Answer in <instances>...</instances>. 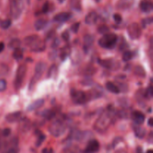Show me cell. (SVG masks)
<instances>
[{"label":"cell","mask_w":153,"mask_h":153,"mask_svg":"<svg viewBox=\"0 0 153 153\" xmlns=\"http://www.w3.org/2000/svg\"><path fill=\"white\" fill-rule=\"evenodd\" d=\"M131 117L132 119V120L134 121V124H137V125H142V124L144 123L145 119V115L143 114L142 112L139 111H133L131 113Z\"/></svg>","instance_id":"10"},{"label":"cell","mask_w":153,"mask_h":153,"mask_svg":"<svg viewBox=\"0 0 153 153\" xmlns=\"http://www.w3.org/2000/svg\"><path fill=\"white\" fill-rule=\"evenodd\" d=\"M94 73H95V68L94 67H91L90 66V67H87L86 70H85V75L88 77V76H93L94 74Z\"/></svg>","instance_id":"35"},{"label":"cell","mask_w":153,"mask_h":153,"mask_svg":"<svg viewBox=\"0 0 153 153\" xmlns=\"http://www.w3.org/2000/svg\"><path fill=\"white\" fill-rule=\"evenodd\" d=\"M140 8L144 13H149L152 10V4L149 0H142L140 2Z\"/></svg>","instance_id":"17"},{"label":"cell","mask_w":153,"mask_h":153,"mask_svg":"<svg viewBox=\"0 0 153 153\" xmlns=\"http://www.w3.org/2000/svg\"><path fill=\"white\" fill-rule=\"evenodd\" d=\"M10 133H11V130H10V128H6L2 130L1 134H2L3 137H8V136L10 134Z\"/></svg>","instance_id":"42"},{"label":"cell","mask_w":153,"mask_h":153,"mask_svg":"<svg viewBox=\"0 0 153 153\" xmlns=\"http://www.w3.org/2000/svg\"><path fill=\"white\" fill-rule=\"evenodd\" d=\"M152 22V17H147L146 19H143L142 20V25H143V28L146 26L147 25H150Z\"/></svg>","instance_id":"38"},{"label":"cell","mask_w":153,"mask_h":153,"mask_svg":"<svg viewBox=\"0 0 153 153\" xmlns=\"http://www.w3.org/2000/svg\"><path fill=\"white\" fill-rule=\"evenodd\" d=\"M105 87H106V89H107L108 91L113 93V94H120V91L117 85H116L114 83H113V82H108L107 83H106Z\"/></svg>","instance_id":"21"},{"label":"cell","mask_w":153,"mask_h":153,"mask_svg":"<svg viewBox=\"0 0 153 153\" xmlns=\"http://www.w3.org/2000/svg\"><path fill=\"white\" fill-rule=\"evenodd\" d=\"M95 1H97V2H100V0H95Z\"/></svg>","instance_id":"53"},{"label":"cell","mask_w":153,"mask_h":153,"mask_svg":"<svg viewBox=\"0 0 153 153\" xmlns=\"http://www.w3.org/2000/svg\"><path fill=\"white\" fill-rule=\"evenodd\" d=\"M4 43L1 42V43H0V53H1L3 50H4Z\"/></svg>","instance_id":"48"},{"label":"cell","mask_w":153,"mask_h":153,"mask_svg":"<svg viewBox=\"0 0 153 153\" xmlns=\"http://www.w3.org/2000/svg\"><path fill=\"white\" fill-rule=\"evenodd\" d=\"M134 0H120L117 2V7L119 9H128L132 6Z\"/></svg>","instance_id":"20"},{"label":"cell","mask_w":153,"mask_h":153,"mask_svg":"<svg viewBox=\"0 0 153 153\" xmlns=\"http://www.w3.org/2000/svg\"><path fill=\"white\" fill-rule=\"evenodd\" d=\"M71 97L73 102L76 104H85L88 101V97L86 93L82 91H78V90L73 89L71 90Z\"/></svg>","instance_id":"7"},{"label":"cell","mask_w":153,"mask_h":153,"mask_svg":"<svg viewBox=\"0 0 153 153\" xmlns=\"http://www.w3.org/2000/svg\"><path fill=\"white\" fill-rule=\"evenodd\" d=\"M133 129H134V132L136 137H138V138L140 139L143 138L146 134L145 128H143L142 126H140V125L134 124V125H133Z\"/></svg>","instance_id":"16"},{"label":"cell","mask_w":153,"mask_h":153,"mask_svg":"<svg viewBox=\"0 0 153 153\" xmlns=\"http://www.w3.org/2000/svg\"><path fill=\"white\" fill-rule=\"evenodd\" d=\"M70 17H71V13L68 12H62L55 15L54 16V20L58 22H64L69 20Z\"/></svg>","instance_id":"14"},{"label":"cell","mask_w":153,"mask_h":153,"mask_svg":"<svg viewBox=\"0 0 153 153\" xmlns=\"http://www.w3.org/2000/svg\"><path fill=\"white\" fill-rule=\"evenodd\" d=\"M6 88H7V82L4 79H0V92L5 91Z\"/></svg>","instance_id":"37"},{"label":"cell","mask_w":153,"mask_h":153,"mask_svg":"<svg viewBox=\"0 0 153 153\" xmlns=\"http://www.w3.org/2000/svg\"><path fill=\"white\" fill-rule=\"evenodd\" d=\"M37 115H40L42 117L45 118L46 120H52L55 117V112L51 109H46L43 110V111L38 112Z\"/></svg>","instance_id":"18"},{"label":"cell","mask_w":153,"mask_h":153,"mask_svg":"<svg viewBox=\"0 0 153 153\" xmlns=\"http://www.w3.org/2000/svg\"><path fill=\"white\" fill-rule=\"evenodd\" d=\"M98 31L102 34H105L109 32V28L106 25H102L98 28Z\"/></svg>","instance_id":"34"},{"label":"cell","mask_w":153,"mask_h":153,"mask_svg":"<svg viewBox=\"0 0 153 153\" xmlns=\"http://www.w3.org/2000/svg\"><path fill=\"white\" fill-rule=\"evenodd\" d=\"M21 117H22V112L15 111L6 115L5 120L8 123H15L20 120Z\"/></svg>","instance_id":"13"},{"label":"cell","mask_w":153,"mask_h":153,"mask_svg":"<svg viewBox=\"0 0 153 153\" xmlns=\"http://www.w3.org/2000/svg\"><path fill=\"white\" fill-rule=\"evenodd\" d=\"M146 153H153L152 149H149V150H147V152H146Z\"/></svg>","instance_id":"51"},{"label":"cell","mask_w":153,"mask_h":153,"mask_svg":"<svg viewBox=\"0 0 153 153\" xmlns=\"http://www.w3.org/2000/svg\"><path fill=\"white\" fill-rule=\"evenodd\" d=\"M49 4L48 1H46L44 3L43 6V8H42V10H43V13H47L49 11Z\"/></svg>","instance_id":"44"},{"label":"cell","mask_w":153,"mask_h":153,"mask_svg":"<svg viewBox=\"0 0 153 153\" xmlns=\"http://www.w3.org/2000/svg\"><path fill=\"white\" fill-rule=\"evenodd\" d=\"M133 58V53L131 51H126L123 52V60L125 62L127 61H129L131 58Z\"/></svg>","instance_id":"31"},{"label":"cell","mask_w":153,"mask_h":153,"mask_svg":"<svg viewBox=\"0 0 153 153\" xmlns=\"http://www.w3.org/2000/svg\"><path fill=\"white\" fill-rule=\"evenodd\" d=\"M100 150V143L98 140L93 139L88 141V145L85 148L84 152L85 153H97Z\"/></svg>","instance_id":"9"},{"label":"cell","mask_w":153,"mask_h":153,"mask_svg":"<svg viewBox=\"0 0 153 153\" xmlns=\"http://www.w3.org/2000/svg\"><path fill=\"white\" fill-rule=\"evenodd\" d=\"M4 153H19V149L16 147L10 148V149H9L8 150H7Z\"/></svg>","instance_id":"46"},{"label":"cell","mask_w":153,"mask_h":153,"mask_svg":"<svg viewBox=\"0 0 153 153\" xmlns=\"http://www.w3.org/2000/svg\"><path fill=\"white\" fill-rule=\"evenodd\" d=\"M94 42V37L90 34H87L84 37V47L85 49H89Z\"/></svg>","instance_id":"23"},{"label":"cell","mask_w":153,"mask_h":153,"mask_svg":"<svg viewBox=\"0 0 153 153\" xmlns=\"http://www.w3.org/2000/svg\"><path fill=\"white\" fill-rule=\"evenodd\" d=\"M99 64L103 67L104 68L108 69V70H111V69L114 68V67H116V68H118L117 67V64H118V62H115L114 60L112 59H105V60H102L100 59L98 61Z\"/></svg>","instance_id":"12"},{"label":"cell","mask_w":153,"mask_h":153,"mask_svg":"<svg viewBox=\"0 0 153 153\" xmlns=\"http://www.w3.org/2000/svg\"><path fill=\"white\" fill-rule=\"evenodd\" d=\"M58 74V68L55 64H52L50 67H49V70L47 73V77L49 79H52V78H55Z\"/></svg>","instance_id":"26"},{"label":"cell","mask_w":153,"mask_h":153,"mask_svg":"<svg viewBox=\"0 0 153 153\" xmlns=\"http://www.w3.org/2000/svg\"><path fill=\"white\" fill-rule=\"evenodd\" d=\"M137 153H143V149L140 146H137Z\"/></svg>","instance_id":"50"},{"label":"cell","mask_w":153,"mask_h":153,"mask_svg":"<svg viewBox=\"0 0 153 153\" xmlns=\"http://www.w3.org/2000/svg\"><path fill=\"white\" fill-rule=\"evenodd\" d=\"M42 153H53V149L52 148H44L42 150Z\"/></svg>","instance_id":"47"},{"label":"cell","mask_w":153,"mask_h":153,"mask_svg":"<svg viewBox=\"0 0 153 153\" xmlns=\"http://www.w3.org/2000/svg\"><path fill=\"white\" fill-rule=\"evenodd\" d=\"M44 104V100L43 99H39V100H35L33 102H31L29 105L27 107V111H35L37 109L40 108V107L43 105Z\"/></svg>","instance_id":"15"},{"label":"cell","mask_w":153,"mask_h":153,"mask_svg":"<svg viewBox=\"0 0 153 153\" xmlns=\"http://www.w3.org/2000/svg\"><path fill=\"white\" fill-rule=\"evenodd\" d=\"M46 63L43 62V61H40L37 63L35 66V71H34V75L33 78L31 79V82L29 85V89L32 90L34 88L35 85L37 84V81L41 78L44 72L46 71Z\"/></svg>","instance_id":"5"},{"label":"cell","mask_w":153,"mask_h":153,"mask_svg":"<svg viewBox=\"0 0 153 153\" xmlns=\"http://www.w3.org/2000/svg\"><path fill=\"white\" fill-rule=\"evenodd\" d=\"M1 27L3 29H7L11 25V20L10 19H5L1 22Z\"/></svg>","instance_id":"36"},{"label":"cell","mask_w":153,"mask_h":153,"mask_svg":"<svg viewBox=\"0 0 153 153\" xmlns=\"http://www.w3.org/2000/svg\"><path fill=\"white\" fill-rule=\"evenodd\" d=\"M45 139H46V136L45 134H43V133L40 132L38 134V137H37V140L36 141V146H40V145L43 143V142L44 141Z\"/></svg>","instance_id":"33"},{"label":"cell","mask_w":153,"mask_h":153,"mask_svg":"<svg viewBox=\"0 0 153 153\" xmlns=\"http://www.w3.org/2000/svg\"><path fill=\"white\" fill-rule=\"evenodd\" d=\"M135 97H136V100H137V101L138 102L140 105L143 104V100H146L144 97V91H143L142 89L137 91V92L136 93V94H135Z\"/></svg>","instance_id":"29"},{"label":"cell","mask_w":153,"mask_h":153,"mask_svg":"<svg viewBox=\"0 0 153 153\" xmlns=\"http://www.w3.org/2000/svg\"><path fill=\"white\" fill-rule=\"evenodd\" d=\"M70 7L77 11L82 10V1L81 0H70Z\"/></svg>","instance_id":"25"},{"label":"cell","mask_w":153,"mask_h":153,"mask_svg":"<svg viewBox=\"0 0 153 153\" xmlns=\"http://www.w3.org/2000/svg\"><path fill=\"white\" fill-rule=\"evenodd\" d=\"M79 26H80V23L79 22H76V23L73 24L71 26V30L73 31V32L77 33L79 29Z\"/></svg>","instance_id":"41"},{"label":"cell","mask_w":153,"mask_h":153,"mask_svg":"<svg viewBox=\"0 0 153 153\" xmlns=\"http://www.w3.org/2000/svg\"><path fill=\"white\" fill-rule=\"evenodd\" d=\"M60 44V41H59V39L58 38H55L53 40V41H52V45H51V46H52V48H56L58 47V46H59Z\"/></svg>","instance_id":"43"},{"label":"cell","mask_w":153,"mask_h":153,"mask_svg":"<svg viewBox=\"0 0 153 153\" xmlns=\"http://www.w3.org/2000/svg\"><path fill=\"white\" fill-rule=\"evenodd\" d=\"M153 96V89L152 85H149V88L146 90V91H144V97L145 99H147V100H150Z\"/></svg>","instance_id":"32"},{"label":"cell","mask_w":153,"mask_h":153,"mask_svg":"<svg viewBox=\"0 0 153 153\" xmlns=\"http://www.w3.org/2000/svg\"><path fill=\"white\" fill-rule=\"evenodd\" d=\"M64 153H78V148L77 147H69L64 150Z\"/></svg>","instance_id":"40"},{"label":"cell","mask_w":153,"mask_h":153,"mask_svg":"<svg viewBox=\"0 0 153 153\" xmlns=\"http://www.w3.org/2000/svg\"><path fill=\"white\" fill-rule=\"evenodd\" d=\"M13 57L16 61H20V60H22V58H23V52H22V49L20 48L14 49L13 53Z\"/></svg>","instance_id":"28"},{"label":"cell","mask_w":153,"mask_h":153,"mask_svg":"<svg viewBox=\"0 0 153 153\" xmlns=\"http://www.w3.org/2000/svg\"><path fill=\"white\" fill-rule=\"evenodd\" d=\"M47 22L48 21L46 19H38L34 22V28L37 31H40L46 27V25H47Z\"/></svg>","instance_id":"22"},{"label":"cell","mask_w":153,"mask_h":153,"mask_svg":"<svg viewBox=\"0 0 153 153\" xmlns=\"http://www.w3.org/2000/svg\"><path fill=\"white\" fill-rule=\"evenodd\" d=\"M20 45L21 40L18 38H14L12 39L10 41V43H8V47L12 49H16L20 47Z\"/></svg>","instance_id":"27"},{"label":"cell","mask_w":153,"mask_h":153,"mask_svg":"<svg viewBox=\"0 0 153 153\" xmlns=\"http://www.w3.org/2000/svg\"><path fill=\"white\" fill-rule=\"evenodd\" d=\"M97 19H98V15L95 11H92L88 13L85 17V22L88 25H92L96 23Z\"/></svg>","instance_id":"19"},{"label":"cell","mask_w":153,"mask_h":153,"mask_svg":"<svg viewBox=\"0 0 153 153\" xmlns=\"http://www.w3.org/2000/svg\"><path fill=\"white\" fill-rule=\"evenodd\" d=\"M114 118V111L113 107L107 108L105 111L102 112L100 117L97 120L94 126V129L98 132H103L108 129L111 124L112 123L113 119Z\"/></svg>","instance_id":"1"},{"label":"cell","mask_w":153,"mask_h":153,"mask_svg":"<svg viewBox=\"0 0 153 153\" xmlns=\"http://www.w3.org/2000/svg\"><path fill=\"white\" fill-rule=\"evenodd\" d=\"M134 73L136 75V76H139V77L140 78H145L146 75L144 68H143L142 66H140V65H137L134 67Z\"/></svg>","instance_id":"24"},{"label":"cell","mask_w":153,"mask_h":153,"mask_svg":"<svg viewBox=\"0 0 153 153\" xmlns=\"http://www.w3.org/2000/svg\"><path fill=\"white\" fill-rule=\"evenodd\" d=\"M127 31H128L130 38L132 39V40L138 39L142 34L141 28L137 22H133V23L130 24L127 28Z\"/></svg>","instance_id":"8"},{"label":"cell","mask_w":153,"mask_h":153,"mask_svg":"<svg viewBox=\"0 0 153 153\" xmlns=\"http://www.w3.org/2000/svg\"><path fill=\"white\" fill-rule=\"evenodd\" d=\"M113 17H114V21L117 22V23L119 24L122 22L123 20L122 16H121L120 14H119V13H114Z\"/></svg>","instance_id":"39"},{"label":"cell","mask_w":153,"mask_h":153,"mask_svg":"<svg viewBox=\"0 0 153 153\" xmlns=\"http://www.w3.org/2000/svg\"><path fill=\"white\" fill-rule=\"evenodd\" d=\"M67 126L61 120H55L49 126V131L54 137H60L65 132Z\"/></svg>","instance_id":"4"},{"label":"cell","mask_w":153,"mask_h":153,"mask_svg":"<svg viewBox=\"0 0 153 153\" xmlns=\"http://www.w3.org/2000/svg\"><path fill=\"white\" fill-rule=\"evenodd\" d=\"M62 38L64 39V40H65V41H68V40H70V34H69L68 31H64V32H63Z\"/></svg>","instance_id":"45"},{"label":"cell","mask_w":153,"mask_h":153,"mask_svg":"<svg viewBox=\"0 0 153 153\" xmlns=\"http://www.w3.org/2000/svg\"><path fill=\"white\" fill-rule=\"evenodd\" d=\"M23 41L25 46H28L32 52H42L46 49V44L44 41H43L37 34L28 36L24 39Z\"/></svg>","instance_id":"2"},{"label":"cell","mask_w":153,"mask_h":153,"mask_svg":"<svg viewBox=\"0 0 153 153\" xmlns=\"http://www.w3.org/2000/svg\"><path fill=\"white\" fill-rule=\"evenodd\" d=\"M70 48L69 46H66L65 47L61 49V58L62 60H65V58L70 55Z\"/></svg>","instance_id":"30"},{"label":"cell","mask_w":153,"mask_h":153,"mask_svg":"<svg viewBox=\"0 0 153 153\" xmlns=\"http://www.w3.org/2000/svg\"><path fill=\"white\" fill-rule=\"evenodd\" d=\"M58 1H59V2H61V3H62V2H64V1H65V0H58Z\"/></svg>","instance_id":"52"},{"label":"cell","mask_w":153,"mask_h":153,"mask_svg":"<svg viewBox=\"0 0 153 153\" xmlns=\"http://www.w3.org/2000/svg\"><path fill=\"white\" fill-rule=\"evenodd\" d=\"M152 120H153V119H152V117H150L149 119V120H148V124H149V126H151L152 127V126H153V123H152Z\"/></svg>","instance_id":"49"},{"label":"cell","mask_w":153,"mask_h":153,"mask_svg":"<svg viewBox=\"0 0 153 153\" xmlns=\"http://www.w3.org/2000/svg\"><path fill=\"white\" fill-rule=\"evenodd\" d=\"M10 11H11V14L13 18L19 17L21 14V11H22V7H21L20 3L16 1V0L13 1L11 4Z\"/></svg>","instance_id":"11"},{"label":"cell","mask_w":153,"mask_h":153,"mask_svg":"<svg viewBox=\"0 0 153 153\" xmlns=\"http://www.w3.org/2000/svg\"><path fill=\"white\" fill-rule=\"evenodd\" d=\"M117 40L118 37L117 34L114 33H108L104 34L99 40V45L104 49H111L116 46Z\"/></svg>","instance_id":"3"},{"label":"cell","mask_w":153,"mask_h":153,"mask_svg":"<svg viewBox=\"0 0 153 153\" xmlns=\"http://www.w3.org/2000/svg\"><path fill=\"white\" fill-rule=\"evenodd\" d=\"M27 72V67L25 64L19 65L16 70V76L14 79V88L16 90H19L22 86V84L25 79Z\"/></svg>","instance_id":"6"}]
</instances>
